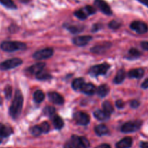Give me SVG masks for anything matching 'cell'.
<instances>
[{"mask_svg": "<svg viewBox=\"0 0 148 148\" xmlns=\"http://www.w3.org/2000/svg\"><path fill=\"white\" fill-rule=\"evenodd\" d=\"M23 105V96L21 91L17 90L9 110L10 115L12 119H16L19 117L22 111Z\"/></svg>", "mask_w": 148, "mask_h": 148, "instance_id": "1", "label": "cell"}, {"mask_svg": "<svg viewBox=\"0 0 148 148\" xmlns=\"http://www.w3.org/2000/svg\"><path fill=\"white\" fill-rule=\"evenodd\" d=\"M89 142L84 136L73 135L71 139L64 145V148H88Z\"/></svg>", "mask_w": 148, "mask_h": 148, "instance_id": "2", "label": "cell"}, {"mask_svg": "<svg viewBox=\"0 0 148 148\" xmlns=\"http://www.w3.org/2000/svg\"><path fill=\"white\" fill-rule=\"evenodd\" d=\"M2 50L8 52H12L18 50H25L27 48L25 44L20 42H4L1 45Z\"/></svg>", "mask_w": 148, "mask_h": 148, "instance_id": "3", "label": "cell"}, {"mask_svg": "<svg viewBox=\"0 0 148 148\" xmlns=\"http://www.w3.org/2000/svg\"><path fill=\"white\" fill-rule=\"evenodd\" d=\"M110 68V65L108 63H102L99 65H96L95 66H92L89 69V73L90 76L93 77H97V76H101V75H105Z\"/></svg>", "mask_w": 148, "mask_h": 148, "instance_id": "4", "label": "cell"}, {"mask_svg": "<svg viewBox=\"0 0 148 148\" xmlns=\"http://www.w3.org/2000/svg\"><path fill=\"white\" fill-rule=\"evenodd\" d=\"M142 125V122L141 121H129L124 123L122 126L121 131L123 133H132L135 132L139 130Z\"/></svg>", "mask_w": 148, "mask_h": 148, "instance_id": "5", "label": "cell"}, {"mask_svg": "<svg viewBox=\"0 0 148 148\" xmlns=\"http://www.w3.org/2000/svg\"><path fill=\"white\" fill-rule=\"evenodd\" d=\"M95 12H96V10L93 7L88 5L82 9L76 11L74 12V15L80 20H85L88 18L89 15H93Z\"/></svg>", "mask_w": 148, "mask_h": 148, "instance_id": "6", "label": "cell"}, {"mask_svg": "<svg viewBox=\"0 0 148 148\" xmlns=\"http://www.w3.org/2000/svg\"><path fill=\"white\" fill-rule=\"evenodd\" d=\"M22 63V60L20 58H12V59L8 60H5L2 63H0V69L3 70V71L10 70L19 66Z\"/></svg>", "mask_w": 148, "mask_h": 148, "instance_id": "7", "label": "cell"}, {"mask_svg": "<svg viewBox=\"0 0 148 148\" xmlns=\"http://www.w3.org/2000/svg\"><path fill=\"white\" fill-rule=\"evenodd\" d=\"M53 53L54 50L52 48H45V49L36 52L33 55V58L36 60H45L51 58L53 55Z\"/></svg>", "mask_w": 148, "mask_h": 148, "instance_id": "8", "label": "cell"}, {"mask_svg": "<svg viewBox=\"0 0 148 148\" xmlns=\"http://www.w3.org/2000/svg\"><path fill=\"white\" fill-rule=\"evenodd\" d=\"M73 119L78 124L82 125V126H86L90 121V118L89 115L81 111H78L74 113Z\"/></svg>", "mask_w": 148, "mask_h": 148, "instance_id": "9", "label": "cell"}, {"mask_svg": "<svg viewBox=\"0 0 148 148\" xmlns=\"http://www.w3.org/2000/svg\"><path fill=\"white\" fill-rule=\"evenodd\" d=\"M131 29L139 34H143L147 32L148 26L145 23L142 21H134L130 25Z\"/></svg>", "mask_w": 148, "mask_h": 148, "instance_id": "10", "label": "cell"}, {"mask_svg": "<svg viewBox=\"0 0 148 148\" xmlns=\"http://www.w3.org/2000/svg\"><path fill=\"white\" fill-rule=\"evenodd\" d=\"M95 5L105 15H111L113 14L110 7L104 0H95Z\"/></svg>", "mask_w": 148, "mask_h": 148, "instance_id": "11", "label": "cell"}, {"mask_svg": "<svg viewBox=\"0 0 148 148\" xmlns=\"http://www.w3.org/2000/svg\"><path fill=\"white\" fill-rule=\"evenodd\" d=\"M92 37L91 36H79L73 39V42L76 46L83 47L87 45L90 41H92Z\"/></svg>", "mask_w": 148, "mask_h": 148, "instance_id": "12", "label": "cell"}, {"mask_svg": "<svg viewBox=\"0 0 148 148\" xmlns=\"http://www.w3.org/2000/svg\"><path fill=\"white\" fill-rule=\"evenodd\" d=\"M111 47V44L110 42H103L95 45L92 48H91V52L95 54H102L106 52Z\"/></svg>", "mask_w": 148, "mask_h": 148, "instance_id": "13", "label": "cell"}, {"mask_svg": "<svg viewBox=\"0 0 148 148\" xmlns=\"http://www.w3.org/2000/svg\"><path fill=\"white\" fill-rule=\"evenodd\" d=\"M49 100L53 103L57 104V105H62L64 103V98L63 97L61 96L58 92H52L48 94Z\"/></svg>", "mask_w": 148, "mask_h": 148, "instance_id": "14", "label": "cell"}, {"mask_svg": "<svg viewBox=\"0 0 148 148\" xmlns=\"http://www.w3.org/2000/svg\"><path fill=\"white\" fill-rule=\"evenodd\" d=\"M45 63L44 62H38V63L35 64V65H31V67L27 69V71H28L29 73L33 74V75H36L39 73H40L41 71H42L44 70L45 67Z\"/></svg>", "mask_w": 148, "mask_h": 148, "instance_id": "15", "label": "cell"}, {"mask_svg": "<svg viewBox=\"0 0 148 148\" xmlns=\"http://www.w3.org/2000/svg\"><path fill=\"white\" fill-rule=\"evenodd\" d=\"M132 145V139L129 136H126L116 144V148H130Z\"/></svg>", "mask_w": 148, "mask_h": 148, "instance_id": "16", "label": "cell"}, {"mask_svg": "<svg viewBox=\"0 0 148 148\" xmlns=\"http://www.w3.org/2000/svg\"><path fill=\"white\" fill-rule=\"evenodd\" d=\"M144 71L142 68H136V69L131 70L128 73V76L130 79H140L143 76Z\"/></svg>", "mask_w": 148, "mask_h": 148, "instance_id": "17", "label": "cell"}, {"mask_svg": "<svg viewBox=\"0 0 148 148\" xmlns=\"http://www.w3.org/2000/svg\"><path fill=\"white\" fill-rule=\"evenodd\" d=\"M81 91H82L83 93L86 94V95H93V94L95 93V92L97 91L96 87L94 84L91 83H87L84 84V86H82V88L81 89Z\"/></svg>", "mask_w": 148, "mask_h": 148, "instance_id": "18", "label": "cell"}, {"mask_svg": "<svg viewBox=\"0 0 148 148\" xmlns=\"http://www.w3.org/2000/svg\"><path fill=\"white\" fill-rule=\"evenodd\" d=\"M12 128L0 123V137H8L12 134Z\"/></svg>", "mask_w": 148, "mask_h": 148, "instance_id": "19", "label": "cell"}, {"mask_svg": "<svg viewBox=\"0 0 148 148\" xmlns=\"http://www.w3.org/2000/svg\"><path fill=\"white\" fill-rule=\"evenodd\" d=\"M94 116L99 121H107L110 119V115L108 114V113H105V111L102 110H97L94 113Z\"/></svg>", "mask_w": 148, "mask_h": 148, "instance_id": "20", "label": "cell"}, {"mask_svg": "<svg viewBox=\"0 0 148 148\" xmlns=\"http://www.w3.org/2000/svg\"><path fill=\"white\" fill-rule=\"evenodd\" d=\"M110 89L107 84H102L98 87L97 89V93L99 97H105L109 93Z\"/></svg>", "mask_w": 148, "mask_h": 148, "instance_id": "21", "label": "cell"}, {"mask_svg": "<svg viewBox=\"0 0 148 148\" xmlns=\"http://www.w3.org/2000/svg\"><path fill=\"white\" fill-rule=\"evenodd\" d=\"M95 133H96L98 136H103V135L108 134V132H109L108 127L104 124H99L95 126Z\"/></svg>", "mask_w": 148, "mask_h": 148, "instance_id": "22", "label": "cell"}, {"mask_svg": "<svg viewBox=\"0 0 148 148\" xmlns=\"http://www.w3.org/2000/svg\"><path fill=\"white\" fill-rule=\"evenodd\" d=\"M125 78H126V72H125L124 70H119V72L116 74V76L114 79V83L117 84L122 83L125 79Z\"/></svg>", "mask_w": 148, "mask_h": 148, "instance_id": "23", "label": "cell"}, {"mask_svg": "<svg viewBox=\"0 0 148 148\" xmlns=\"http://www.w3.org/2000/svg\"><path fill=\"white\" fill-rule=\"evenodd\" d=\"M85 84L84 79L82 78H79V79H76L72 83V87L74 90L78 91L81 90V89L82 88V86H84V84Z\"/></svg>", "mask_w": 148, "mask_h": 148, "instance_id": "24", "label": "cell"}, {"mask_svg": "<svg viewBox=\"0 0 148 148\" xmlns=\"http://www.w3.org/2000/svg\"><path fill=\"white\" fill-rule=\"evenodd\" d=\"M53 124L55 126V129H61L64 126L63 120L61 119L58 115H55L53 117Z\"/></svg>", "mask_w": 148, "mask_h": 148, "instance_id": "25", "label": "cell"}, {"mask_svg": "<svg viewBox=\"0 0 148 148\" xmlns=\"http://www.w3.org/2000/svg\"><path fill=\"white\" fill-rule=\"evenodd\" d=\"M102 108H103V110L105 111V113H108V114L110 115L111 113H113V111H114L113 106L112 105V104L110 102H108V101H105V102L102 103Z\"/></svg>", "mask_w": 148, "mask_h": 148, "instance_id": "26", "label": "cell"}, {"mask_svg": "<svg viewBox=\"0 0 148 148\" xmlns=\"http://www.w3.org/2000/svg\"><path fill=\"white\" fill-rule=\"evenodd\" d=\"M36 79L40 81H46L52 79V76H51L50 74L47 72H45L44 70L42 71H41L40 73H39L38 74H36Z\"/></svg>", "mask_w": 148, "mask_h": 148, "instance_id": "27", "label": "cell"}, {"mask_svg": "<svg viewBox=\"0 0 148 148\" xmlns=\"http://www.w3.org/2000/svg\"><path fill=\"white\" fill-rule=\"evenodd\" d=\"M45 99V94L40 90H38L34 92V100L36 103H41Z\"/></svg>", "mask_w": 148, "mask_h": 148, "instance_id": "28", "label": "cell"}, {"mask_svg": "<svg viewBox=\"0 0 148 148\" xmlns=\"http://www.w3.org/2000/svg\"><path fill=\"white\" fill-rule=\"evenodd\" d=\"M0 4H2L3 6L8 9L15 10L17 9V6L12 0H0Z\"/></svg>", "mask_w": 148, "mask_h": 148, "instance_id": "29", "label": "cell"}, {"mask_svg": "<svg viewBox=\"0 0 148 148\" xmlns=\"http://www.w3.org/2000/svg\"><path fill=\"white\" fill-rule=\"evenodd\" d=\"M67 29L72 34H78L83 31L84 28L82 26H77V25H68L67 27Z\"/></svg>", "mask_w": 148, "mask_h": 148, "instance_id": "30", "label": "cell"}, {"mask_svg": "<svg viewBox=\"0 0 148 148\" xmlns=\"http://www.w3.org/2000/svg\"><path fill=\"white\" fill-rule=\"evenodd\" d=\"M43 112L44 113H45V116H52L55 114V108L52 106H47L45 108Z\"/></svg>", "mask_w": 148, "mask_h": 148, "instance_id": "31", "label": "cell"}, {"mask_svg": "<svg viewBox=\"0 0 148 148\" xmlns=\"http://www.w3.org/2000/svg\"><path fill=\"white\" fill-rule=\"evenodd\" d=\"M140 55H141V52H139L138 49H135V48H132V49L129 51V57H130L131 59L137 58H139Z\"/></svg>", "mask_w": 148, "mask_h": 148, "instance_id": "32", "label": "cell"}, {"mask_svg": "<svg viewBox=\"0 0 148 148\" xmlns=\"http://www.w3.org/2000/svg\"><path fill=\"white\" fill-rule=\"evenodd\" d=\"M31 134H32L34 136H39V135L42 133V129H41L40 126H33L31 129Z\"/></svg>", "mask_w": 148, "mask_h": 148, "instance_id": "33", "label": "cell"}, {"mask_svg": "<svg viewBox=\"0 0 148 148\" xmlns=\"http://www.w3.org/2000/svg\"><path fill=\"white\" fill-rule=\"evenodd\" d=\"M108 26L111 29H119L121 26V23L119 22L116 21H112L109 24H108Z\"/></svg>", "mask_w": 148, "mask_h": 148, "instance_id": "34", "label": "cell"}, {"mask_svg": "<svg viewBox=\"0 0 148 148\" xmlns=\"http://www.w3.org/2000/svg\"><path fill=\"white\" fill-rule=\"evenodd\" d=\"M39 126H40L41 129H42V133H47V132H49L50 127H49V124L47 122H43Z\"/></svg>", "mask_w": 148, "mask_h": 148, "instance_id": "35", "label": "cell"}, {"mask_svg": "<svg viewBox=\"0 0 148 148\" xmlns=\"http://www.w3.org/2000/svg\"><path fill=\"white\" fill-rule=\"evenodd\" d=\"M12 87L8 85V86H7L5 89V95L7 99H10V98L12 97Z\"/></svg>", "mask_w": 148, "mask_h": 148, "instance_id": "36", "label": "cell"}, {"mask_svg": "<svg viewBox=\"0 0 148 148\" xmlns=\"http://www.w3.org/2000/svg\"><path fill=\"white\" fill-rule=\"evenodd\" d=\"M116 105L117 108H120V109H122V108L124 107V102H123L121 99H119V100L116 101Z\"/></svg>", "mask_w": 148, "mask_h": 148, "instance_id": "37", "label": "cell"}, {"mask_svg": "<svg viewBox=\"0 0 148 148\" xmlns=\"http://www.w3.org/2000/svg\"><path fill=\"white\" fill-rule=\"evenodd\" d=\"M139 105H140V103L137 100H132L131 102V107L132 108H137L139 106Z\"/></svg>", "mask_w": 148, "mask_h": 148, "instance_id": "38", "label": "cell"}, {"mask_svg": "<svg viewBox=\"0 0 148 148\" xmlns=\"http://www.w3.org/2000/svg\"><path fill=\"white\" fill-rule=\"evenodd\" d=\"M142 89H148V78L145 80V82L142 84Z\"/></svg>", "mask_w": 148, "mask_h": 148, "instance_id": "39", "label": "cell"}, {"mask_svg": "<svg viewBox=\"0 0 148 148\" xmlns=\"http://www.w3.org/2000/svg\"><path fill=\"white\" fill-rule=\"evenodd\" d=\"M141 45H142V47L144 49L148 51V42H142L141 43Z\"/></svg>", "mask_w": 148, "mask_h": 148, "instance_id": "40", "label": "cell"}, {"mask_svg": "<svg viewBox=\"0 0 148 148\" xmlns=\"http://www.w3.org/2000/svg\"><path fill=\"white\" fill-rule=\"evenodd\" d=\"M102 28V25H100V24H95V25L93 26V29H92V31H98V30H99L100 28Z\"/></svg>", "mask_w": 148, "mask_h": 148, "instance_id": "41", "label": "cell"}, {"mask_svg": "<svg viewBox=\"0 0 148 148\" xmlns=\"http://www.w3.org/2000/svg\"><path fill=\"white\" fill-rule=\"evenodd\" d=\"M95 148H111V147L109 145H108V144H102V145H99V146Z\"/></svg>", "mask_w": 148, "mask_h": 148, "instance_id": "42", "label": "cell"}, {"mask_svg": "<svg viewBox=\"0 0 148 148\" xmlns=\"http://www.w3.org/2000/svg\"><path fill=\"white\" fill-rule=\"evenodd\" d=\"M141 148H148V142H142L140 145Z\"/></svg>", "mask_w": 148, "mask_h": 148, "instance_id": "43", "label": "cell"}, {"mask_svg": "<svg viewBox=\"0 0 148 148\" xmlns=\"http://www.w3.org/2000/svg\"><path fill=\"white\" fill-rule=\"evenodd\" d=\"M137 1H139L140 3H142V5H145L148 8V0H137Z\"/></svg>", "mask_w": 148, "mask_h": 148, "instance_id": "44", "label": "cell"}, {"mask_svg": "<svg viewBox=\"0 0 148 148\" xmlns=\"http://www.w3.org/2000/svg\"><path fill=\"white\" fill-rule=\"evenodd\" d=\"M2 98L1 97V96H0V105H2Z\"/></svg>", "mask_w": 148, "mask_h": 148, "instance_id": "45", "label": "cell"}, {"mask_svg": "<svg viewBox=\"0 0 148 148\" xmlns=\"http://www.w3.org/2000/svg\"><path fill=\"white\" fill-rule=\"evenodd\" d=\"M1 142H2V139L0 138V143H1Z\"/></svg>", "mask_w": 148, "mask_h": 148, "instance_id": "46", "label": "cell"}]
</instances>
